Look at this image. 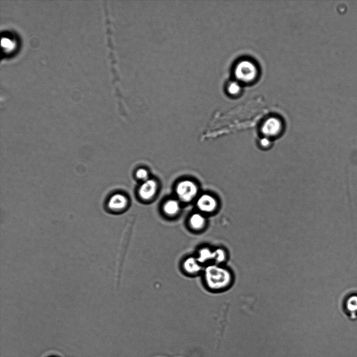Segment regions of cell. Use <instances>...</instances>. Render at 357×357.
Here are the masks:
<instances>
[{"instance_id":"obj_3","label":"cell","mask_w":357,"mask_h":357,"mask_svg":"<svg viewBox=\"0 0 357 357\" xmlns=\"http://www.w3.org/2000/svg\"><path fill=\"white\" fill-rule=\"evenodd\" d=\"M283 130V124L279 118L270 117L262 124L261 132L264 137L271 139L279 136Z\"/></svg>"},{"instance_id":"obj_4","label":"cell","mask_w":357,"mask_h":357,"mask_svg":"<svg viewBox=\"0 0 357 357\" xmlns=\"http://www.w3.org/2000/svg\"><path fill=\"white\" fill-rule=\"evenodd\" d=\"M177 194L185 201L192 200L198 194V187L190 181L181 182L177 186Z\"/></svg>"},{"instance_id":"obj_16","label":"cell","mask_w":357,"mask_h":357,"mask_svg":"<svg viewBox=\"0 0 357 357\" xmlns=\"http://www.w3.org/2000/svg\"><path fill=\"white\" fill-rule=\"evenodd\" d=\"M260 146L265 149L269 148L272 145V139L263 137L260 141Z\"/></svg>"},{"instance_id":"obj_11","label":"cell","mask_w":357,"mask_h":357,"mask_svg":"<svg viewBox=\"0 0 357 357\" xmlns=\"http://www.w3.org/2000/svg\"><path fill=\"white\" fill-rule=\"evenodd\" d=\"M228 258V252L222 247H218L214 249V260L213 264L224 265Z\"/></svg>"},{"instance_id":"obj_6","label":"cell","mask_w":357,"mask_h":357,"mask_svg":"<svg viewBox=\"0 0 357 357\" xmlns=\"http://www.w3.org/2000/svg\"><path fill=\"white\" fill-rule=\"evenodd\" d=\"M198 205L200 210L206 212H211L217 208V201L212 196L203 195L198 199Z\"/></svg>"},{"instance_id":"obj_1","label":"cell","mask_w":357,"mask_h":357,"mask_svg":"<svg viewBox=\"0 0 357 357\" xmlns=\"http://www.w3.org/2000/svg\"><path fill=\"white\" fill-rule=\"evenodd\" d=\"M204 279L207 286L215 291L230 288L234 281L233 273L223 265L211 264L204 270Z\"/></svg>"},{"instance_id":"obj_10","label":"cell","mask_w":357,"mask_h":357,"mask_svg":"<svg viewBox=\"0 0 357 357\" xmlns=\"http://www.w3.org/2000/svg\"><path fill=\"white\" fill-rule=\"evenodd\" d=\"M206 219L199 213H195L190 219V225L192 229L195 231L202 230L206 225Z\"/></svg>"},{"instance_id":"obj_2","label":"cell","mask_w":357,"mask_h":357,"mask_svg":"<svg viewBox=\"0 0 357 357\" xmlns=\"http://www.w3.org/2000/svg\"><path fill=\"white\" fill-rule=\"evenodd\" d=\"M258 69L255 64L248 60L239 61L235 69L236 79L238 81L244 83L254 81L258 76Z\"/></svg>"},{"instance_id":"obj_9","label":"cell","mask_w":357,"mask_h":357,"mask_svg":"<svg viewBox=\"0 0 357 357\" xmlns=\"http://www.w3.org/2000/svg\"><path fill=\"white\" fill-rule=\"evenodd\" d=\"M127 200L124 196L120 194L115 195L111 198L109 207L115 210H121L126 206Z\"/></svg>"},{"instance_id":"obj_13","label":"cell","mask_w":357,"mask_h":357,"mask_svg":"<svg viewBox=\"0 0 357 357\" xmlns=\"http://www.w3.org/2000/svg\"><path fill=\"white\" fill-rule=\"evenodd\" d=\"M164 210L169 216L175 215L180 210V204L176 200H169L165 204Z\"/></svg>"},{"instance_id":"obj_5","label":"cell","mask_w":357,"mask_h":357,"mask_svg":"<svg viewBox=\"0 0 357 357\" xmlns=\"http://www.w3.org/2000/svg\"><path fill=\"white\" fill-rule=\"evenodd\" d=\"M203 265L198 260L197 257H187L183 263V269L186 273L196 275L201 272Z\"/></svg>"},{"instance_id":"obj_12","label":"cell","mask_w":357,"mask_h":357,"mask_svg":"<svg viewBox=\"0 0 357 357\" xmlns=\"http://www.w3.org/2000/svg\"><path fill=\"white\" fill-rule=\"evenodd\" d=\"M346 308L349 315L353 318L357 316V296L354 295L347 299L346 302Z\"/></svg>"},{"instance_id":"obj_14","label":"cell","mask_w":357,"mask_h":357,"mask_svg":"<svg viewBox=\"0 0 357 357\" xmlns=\"http://www.w3.org/2000/svg\"><path fill=\"white\" fill-rule=\"evenodd\" d=\"M241 86L237 81L230 82L227 86V91L229 94L231 96H237L241 91Z\"/></svg>"},{"instance_id":"obj_7","label":"cell","mask_w":357,"mask_h":357,"mask_svg":"<svg viewBox=\"0 0 357 357\" xmlns=\"http://www.w3.org/2000/svg\"><path fill=\"white\" fill-rule=\"evenodd\" d=\"M157 185L154 180H147L142 185L139 190L141 198L149 200L154 197L157 191Z\"/></svg>"},{"instance_id":"obj_15","label":"cell","mask_w":357,"mask_h":357,"mask_svg":"<svg viewBox=\"0 0 357 357\" xmlns=\"http://www.w3.org/2000/svg\"><path fill=\"white\" fill-rule=\"evenodd\" d=\"M137 177L140 180L147 181L149 175L147 171L145 169L141 168L137 171L136 173Z\"/></svg>"},{"instance_id":"obj_8","label":"cell","mask_w":357,"mask_h":357,"mask_svg":"<svg viewBox=\"0 0 357 357\" xmlns=\"http://www.w3.org/2000/svg\"><path fill=\"white\" fill-rule=\"evenodd\" d=\"M197 257L198 261L203 265L209 262H213L214 260V249L209 247H203L201 248L198 251Z\"/></svg>"}]
</instances>
